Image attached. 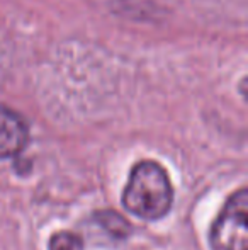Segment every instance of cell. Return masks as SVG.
Wrapping results in <instances>:
<instances>
[{
	"mask_svg": "<svg viewBox=\"0 0 248 250\" xmlns=\"http://www.w3.org/2000/svg\"><path fill=\"white\" fill-rule=\"evenodd\" d=\"M172 204L173 186L165 168L153 160L138 162L123 191L124 209L145 221H158L170 213Z\"/></svg>",
	"mask_w": 248,
	"mask_h": 250,
	"instance_id": "cell-1",
	"label": "cell"
},
{
	"mask_svg": "<svg viewBox=\"0 0 248 250\" xmlns=\"http://www.w3.org/2000/svg\"><path fill=\"white\" fill-rule=\"evenodd\" d=\"M211 250H248V191L238 189L226 199L209 230Z\"/></svg>",
	"mask_w": 248,
	"mask_h": 250,
	"instance_id": "cell-2",
	"label": "cell"
},
{
	"mask_svg": "<svg viewBox=\"0 0 248 250\" xmlns=\"http://www.w3.org/2000/svg\"><path fill=\"white\" fill-rule=\"evenodd\" d=\"M29 143V126L16 111L0 105V158L19 155Z\"/></svg>",
	"mask_w": 248,
	"mask_h": 250,
	"instance_id": "cell-3",
	"label": "cell"
},
{
	"mask_svg": "<svg viewBox=\"0 0 248 250\" xmlns=\"http://www.w3.org/2000/svg\"><path fill=\"white\" fill-rule=\"evenodd\" d=\"M97 225H100L111 237L117 238H126L131 231L129 223L116 211H100V213H97Z\"/></svg>",
	"mask_w": 248,
	"mask_h": 250,
	"instance_id": "cell-4",
	"label": "cell"
},
{
	"mask_svg": "<svg viewBox=\"0 0 248 250\" xmlns=\"http://www.w3.org/2000/svg\"><path fill=\"white\" fill-rule=\"evenodd\" d=\"M50 250H83V242L76 233L58 231L50 238Z\"/></svg>",
	"mask_w": 248,
	"mask_h": 250,
	"instance_id": "cell-5",
	"label": "cell"
}]
</instances>
